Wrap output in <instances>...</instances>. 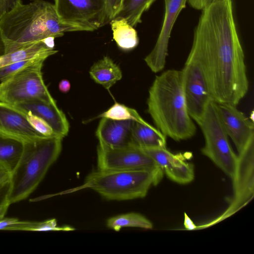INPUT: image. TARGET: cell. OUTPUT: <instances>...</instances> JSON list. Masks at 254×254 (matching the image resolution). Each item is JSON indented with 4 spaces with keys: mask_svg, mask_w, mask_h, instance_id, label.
Listing matches in <instances>:
<instances>
[{
    "mask_svg": "<svg viewBox=\"0 0 254 254\" xmlns=\"http://www.w3.org/2000/svg\"><path fill=\"white\" fill-rule=\"evenodd\" d=\"M202 10L186 61L200 67L212 100L237 106L249 84L232 1L212 2Z\"/></svg>",
    "mask_w": 254,
    "mask_h": 254,
    "instance_id": "6da1fadb",
    "label": "cell"
},
{
    "mask_svg": "<svg viewBox=\"0 0 254 254\" xmlns=\"http://www.w3.org/2000/svg\"><path fill=\"white\" fill-rule=\"evenodd\" d=\"M79 31L64 23L54 4L44 0L21 3L0 19L5 54L50 37L63 36L66 32Z\"/></svg>",
    "mask_w": 254,
    "mask_h": 254,
    "instance_id": "7a4b0ae2",
    "label": "cell"
},
{
    "mask_svg": "<svg viewBox=\"0 0 254 254\" xmlns=\"http://www.w3.org/2000/svg\"><path fill=\"white\" fill-rule=\"evenodd\" d=\"M147 104L156 128L166 137L180 141L195 134L196 127L185 101L182 70L168 69L156 76Z\"/></svg>",
    "mask_w": 254,
    "mask_h": 254,
    "instance_id": "3957f363",
    "label": "cell"
},
{
    "mask_svg": "<svg viewBox=\"0 0 254 254\" xmlns=\"http://www.w3.org/2000/svg\"><path fill=\"white\" fill-rule=\"evenodd\" d=\"M62 139L43 137L24 141L22 156L10 174L8 196L10 204L25 199L37 188L59 157Z\"/></svg>",
    "mask_w": 254,
    "mask_h": 254,
    "instance_id": "277c9868",
    "label": "cell"
},
{
    "mask_svg": "<svg viewBox=\"0 0 254 254\" xmlns=\"http://www.w3.org/2000/svg\"><path fill=\"white\" fill-rule=\"evenodd\" d=\"M151 186H155L154 178L148 171L97 169L86 176L83 187L108 200L123 201L145 197Z\"/></svg>",
    "mask_w": 254,
    "mask_h": 254,
    "instance_id": "5b68a950",
    "label": "cell"
},
{
    "mask_svg": "<svg viewBox=\"0 0 254 254\" xmlns=\"http://www.w3.org/2000/svg\"><path fill=\"white\" fill-rule=\"evenodd\" d=\"M197 124L205 140L201 150L202 153L232 179L238 156L230 144L229 137L219 118L216 102L209 100Z\"/></svg>",
    "mask_w": 254,
    "mask_h": 254,
    "instance_id": "8992f818",
    "label": "cell"
},
{
    "mask_svg": "<svg viewBox=\"0 0 254 254\" xmlns=\"http://www.w3.org/2000/svg\"><path fill=\"white\" fill-rule=\"evenodd\" d=\"M40 59L0 82V102L10 105L33 100L56 104L44 81Z\"/></svg>",
    "mask_w": 254,
    "mask_h": 254,
    "instance_id": "52a82bcc",
    "label": "cell"
},
{
    "mask_svg": "<svg viewBox=\"0 0 254 254\" xmlns=\"http://www.w3.org/2000/svg\"><path fill=\"white\" fill-rule=\"evenodd\" d=\"M97 155V169L148 171L154 176L155 186L163 179L164 173L161 167L140 147L135 145L112 147L99 142Z\"/></svg>",
    "mask_w": 254,
    "mask_h": 254,
    "instance_id": "ba28073f",
    "label": "cell"
},
{
    "mask_svg": "<svg viewBox=\"0 0 254 254\" xmlns=\"http://www.w3.org/2000/svg\"><path fill=\"white\" fill-rule=\"evenodd\" d=\"M61 20L80 31H93L107 20L104 0H54Z\"/></svg>",
    "mask_w": 254,
    "mask_h": 254,
    "instance_id": "9c48e42d",
    "label": "cell"
},
{
    "mask_svg": "<svg viewBox=\"0 0 254 254\" xmlns=\"http://www.w3.org/2000/svg\"><path fill=\"white\" fill-rule=\"evenodd\" d=\"M236 172L232 179L234 194L226 211L211 225L228 218L246 205L254 194V138L238 155Z\"/></svg>",
    "mask_w": 254,
    "mask_h": 254,
    "instance_id": "30bf717a",
    "label": "cell"
},
{
    "mask_svg": "<svg viewBox=\"0 0 254 254\" xmlns=\"http://www.w3.org/2000/svg\"><path fill=\"white\" fill-rule=\"evenodd\" d=\"M181 70L188 111L197 124L211 99L206 80L200 67L194 63L186 61Z\"/></svg>",
    "mask_w": 254,
    "mask_h": 254,
    "instance_id": "8fae6325",
    "label": "cell"
},
{
    "mask_svg": "<svg viewBox=\"0 0 254 254\" xmlns=\"http://www.w3.org/2000/svg\"><path fill=\"white\" fill-rule=\"evenodd\" d=\"M188 0H164V20L156 44L144 61L151 70L157 73L165 65L171 33L181 11L186 7Z\"/></svg>",
    "mask_w": 254,
    "mask_h": 254,
    "instance_id": "7c38bea8",
    "label": "cell"
},
{
    "mask_svg": "<svg viewBox=\"0 0 254 254\" xmlns=\"http://www.w3.org/2000/svg\"><path fill=\"white\" fill-rule=\"evenodd\" d=\"M216 103L224 128L239 153L254 138V121L247 117L236 106Z\"/></svg>",
    "mask_w": 254,
    "mask_h": 254,
    "instance_id": "4fadbf2b",
    "label": "cell"
},
{
    "mask_svg": "<svg viewBox=\"0 0 254 254\" xmlns=\"http://www.w3.org/2000/svg\"><path fill=\"white\" fill-rule=\"evenodd\" d=\"M161 167L172 181L187 184L194 178L193 165L187 161L186 153H173L166 147L141 148Z\"/></svg>",
    "mask_w": 254,
    "mask_h": 254,
    "instance_id": "5bb4252c",
    "label": "cell"
},
{
    "mask_svg": "<svg viewBox=\"0 0 254 254\" xmlns=\"http://www.w3.org/2000/svg\"><path fill=\"white\" fill-rule=\"evenodd\" d=\"M0 133L24 141L46 137L27 120L26 113L16 106L0 102Z\"/></svg>",
    "mask_w": 254,
    "mask_h": 254,
    "instance_id": "9a60e30c",
    "label": "cell"
},
{
    "mask_svg": "<svg viewBox=\"0 0 254 254\" xmlns=\"http://www.w3.org/2000/svg\"><path fill=\"white\" fill-rule=\"evenodd\" d=\"M135 122L101 118L95 132L99 142L112 147L134 145L131 133Z\"/></svg>",
    "mask_w": 254,
    "mask_h": 254,
    "instance_id": "2e32d148",
    "label": "cell"
},
{
    "mask_svg": "<svg viewBox=\"0 0 254 254\" xmlns=\"http://www.w3.org/2000/svg\"><path fill=\"white\" fill-rule=\"evenodd\" d=\"M14 106L43 119L52 127L57 136L63 138L67 135L69 128L68 122L57 104L40 100H33Z\"/></svg>",
    "mask_w": 254,
    "mask_h": 254,
    "instance_id": "e0dca14e",
    "label": "cell"
},
{
    "mask_svg": "<svg viewBox=\"0 0 254 254\" xmlns=\"http://www.w3.org/2000/svg\"><path fill=\"white\" fill-rule=\"evenodd\" d=\"M58 51L49 44L47 39L34 42L21 48L0 56V69L20 61L32 59L40 56L48 57Z\"/></svg>",
    "mask_w": 254,
    "mask_h": 254,
    "instance_id": "ac0fdd59",
    "label": "cell"
},
{
    "mask_svg": "<svg viewBox=\"0 0 254 254\" xmlns=\"http://www.w3.org/2000/svg\"><path fill=\"white\" fill-rule=\"evenodd\" d=\"M133 144L140 148L166 147V136L145 121L135 122L132 129Z\"/></svg>",
    "mask_w": 254,
    "mask_h": 254,
    "instance_id": "d6986e66",
    "label": "cell"
},
{
    "mask_svg": "<svg viewBox=\"0 0 254 254\" xmlns=\"http://www.w3.org/2000/svg\"><path fill=\"white\" fill-rule=\"evenodd\" d=\"M91 78L97 83L109 90L122 77L121 68L109 57L95 63L89 70Z\"/></svg>",
    "mask_w": 254,
    "mask_h": 254,
    "instance_id": "ffe728a7",
    "label": "cell"
},
{
    "mask_svg": "<svg viewBox=\"0 0 254 254\" xmlns=\"http://www.w3.org/2000/svg\"><path fill=\"white\" fill-rule=\"evenodd\" d=\"M24 145V141L0 133V166L11 173L22 156Z\"/></svg>",
    "mask_w": 254,
    "mask_h": 254,
    "instance_id": "44dd1931",
    "label": "cell"
},
{
    "mask_svg": "<svg viewBox=\"0 0 254 254\" xmlns=\"http://www.w3.org/2000/svg\"><path fill=\"white\" fill-rule=\"evenodd\" d=\"M69 226H58L55 219L42 222L20 221L15 218L3 217L0 219V230H20L32 231H73Z\"/></svg>",
    "mask_w": 254,
    "mask_h": 254,
    "instance_id": "7402d4cb",
    "label": "cell"
},
{
    "mask_svg": "<svg viewBox=\"0 0 254 254\" xmlns=\"http://www.w3.org/2000/svg\"><path fill=\"white\" fill-rule=\"evenodd\" d=\"M113 39L118 46L124 50H130L138 44L135 29L123 17H116L110 20Z\"/></svg>",
    "mask_w": 254,
    "mask_h": 254,
    "instance_id": "603a6c76",
    "label": "cell"
},
{
    "mask_svg": "<svg viewBox=\"0 0 254 254\" xmlns=\"http://www.w3.org/2000/svg\"><path fill=\"white\" fill-rule=\"evenodd\" d=\"M107 226L117 232L126 227L145 229L153 228V224L149 220L144 216L135 212L122 214L110 218L107 221Z\"/></svg>",
    "mask_w": 254,
    "mask_h": 254,
    "instance_id": "cb8c5ba5",
    "label": "cell"
},
{
    "mask_svg": "<svg viewBox=\"0 0 254 254\" xmlns=\"http://www.w3.org/2000/svg\"><path fill=\"white\" fill-rule=\"evenodd\" d=\"M156 0H123L122 8L115 17H123L133 27L141 22L143 13Z\"/></svg>",
    "mask_w": 254,
    "mask_h": 254,
    "instance_id": "d4e9b609",
    "label": "cell"
},
{
    "mask_svg": "<svg viewBox=\"0 0 254 254\" xmlns=\"http://www.w3.org/2000/svg\"><path fill=\"white\" fill-rule=\"evenodd\" d=\"M98 117L120 121L133 120L139 123H143L145 121L135 110L117 102H116L106 111L99 115Z\"/></svg>",
    "mask_w": 254,
    "mask_h": 254,
    "instance_id": "484cf974",
    "label": "cell"
},
{
    "mask_svg": "<svg viewBox=\"0 0 254 254\" xmlns=\"http://www.w3.org/2000/svg\"><path fill=\"white\" fill-rule=\"evenodd\" d=\"M48 56L38 57L20 61L10 64L0 69V82L6 79L25 66L40 59H47Z\"/></svg>",
    "mask_w": 254,
    "mask_h": 254,
    "instance_id": "4316f807",
    "label": "cell"
},
{
    "mask_svg": "<svg viewBox=\"0 0 254 254\" xmlns=\"http://www.w3.org/2000/svg\"><path fill=\"white\" fill-rule=\"evenodd\" d=\"M26 113L28 121L39 133L46 137L58 136L52 127L43 119L30 113Z\"/></svg>",
    "mask_w": 254,
    "mask_h": 254,
    "instance_id": "83f0119b",
    "label": "cell"
},
{
    "mask_svg": "<svg viewBox=\"0 0 254 254\" xmlns=\"http://www.w3.org/2000/svg\"><path fill=\"white\" fill-rule=\"evenodd\" d=\"M123 0H104L105 9L107 20H111L120 11Z\"/></svg>",
    "mask_w": 254,
    "mask_h": 254,
    "instance_id": "f1b7e54d",
    "label": "cell"
},
{
    "mask_svg": "<svg viewBox=\"0 0 254 254\" xmlns=\"http://www.w3.org/2000/svg\"><path fill=\"white\" fill-rule=\"evenodd\" d=\"M9 187V181L0 189V219L4 217L10 205L8 198Z\"/></svg>",
    "mask_w": 254,
    "mask_h": 254,
    "instance_id": "f546056e",
    "label": "cell"
},
{
    "mask_svg": "<svg viewBox=\"0 0 254 254\" xmlns=\"http://www.w3.org/2000/svg\"><path fill=\"white\" fill-rule=\"evenodd\" d=\"M21 3V0H0V19Z\"/></svg>",
    "mask_w": 254,
    "mask_h": 254,
    "instance_id": "4dcf8cb0",
    "label": "cell"
},
{
    "mask_svg": "<svg viewBox=\"0 0 254 254\" xmlns=\"http://www.w3.org/2000/svg\"><path fill=\"white\" fill-rule=\"evenodd\" d=\"M210 0H188L189 4L193 8L202 10L209 4Z\"/></svg>",
    "mask_w": 254,
    "mask_h": 254,
    "instance_id": "1f68e13d",
    "label": "cell"
},
{
    "mask_svg": "<svg viewBox=\"0 0 254 254\" xmlns=\"http://www.w3.org/2000/svg\"><path fill=\"white\" fill-rule=\"evenodd\" d=\"M11 173L0 166V189L10 180Z\"/></svg>",
    "mask_w": 254,
    "mask_h": 254,
    "instance_id": "d6a6232c",
    "label": "cell"
},
{
    "mask_svg": "<svg viewBox=\"0 0 254 254\" xmlns=\"http://www.w3.org/2000/svg\"><path fill=\"white\" fill-rule=\"evenodd\" d=\"M184 225L188 230H193L197 229V226L195 225L190 217L186 214L184 213Z\"/></svg>",
    "mask_w": 254,
    "mask_h": 254,
    "instance_id": "836d02e7",
    "label": "cell"
},
{
    "mask_svg": "<svg viewBox=\"0 0 254 254\" xmlns=\"http://www.w3.org/2000/svg\"><path fill=\"white\" fill-rule=\"evenodd\" d=\"M59 90L63 93L67 92L70 88L69 81L65 79H62L59 84Z\"/></svg>",
    "mask_w": 254,
    "mask_h": 254,
    "instance_id": "e575fe53",
    "label": "cell"
},
{
    "mask_svg": "<svg viewBox=\"0 0 254 254\" xmlns=\"http://www.w3.org/2000/svg\"><path fill=\"white\" fill-rule=\"evenodd\" d=\"M220 0H209V4L210 3H211L215 2H217V1H220Z\"/></svg>",
    "mask_w": 254,
    "mask_h": 254,
    "instance_id": "d590c367",
    "label": "cell"
}]
</instances>
